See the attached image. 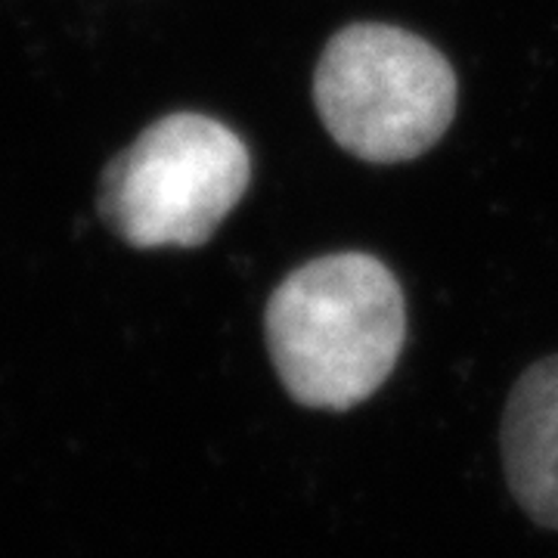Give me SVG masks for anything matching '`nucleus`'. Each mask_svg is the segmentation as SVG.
I'll return each mask as SVG.
<instances>
[{"label": "nucleus", "mask_w": 558, "mask_h": 558, "mask_svg": "<svg viewBox=\"0 0 558 558\" xmlns=\"http://www.w3.org/2000/svg\"><path fill=\"white\" fill-rule=\"evenodd\" d=\"M326 131L376 165L428 153L457 116V75L428 40L398 25L357 22L326 44L314 75Z\"/></svg>", "instance_id": "f03ea898"}, {"label": "nucleus", "mask_w": 558, "mask_h": 558, "mask_svg": "<svg viewBox=\"0 0 558 558\" xmlns=\"http://www.w3.org/2000/svg\"><path fill=\"white\" fill-rule=\"evenodd\" d=\"M248 178V149L227 124L174 112L109 161L100 215L134 248H196L236 208Z\"/></svg>", "instance_id": "7ed1b4c3"}, {"label": "nucleus", "mask_w": 558, "mask_h": 558, "mask_svg": "<svg viewBox=\"0 0 558 558\" xmlns=\"http://www.w3.org/2000/svg\"><path fill=\"white\" fill-rule=\"evenodd\" d=\"M264 332L289 398L341 413L373 398L395 373L407 341V301L379 258L326 255L279 282Z\"/></svg>", "instance_id": "f257e3e1"}, {"label": "nucleus", "mask_w": 558, "mask_h": 558, "mask_svg": "<svg viewBox=\"0 0 558 558\" xmlns=\"http://www.w3.org/2000/svg\"><path fill=\"white\" fill-rule=\"evenodd\" d=\"M502 469L539 527L558 531V357L524 369L502 413Z\"/></svg>", "instance_id": "20e7f679"}]
</instances>
